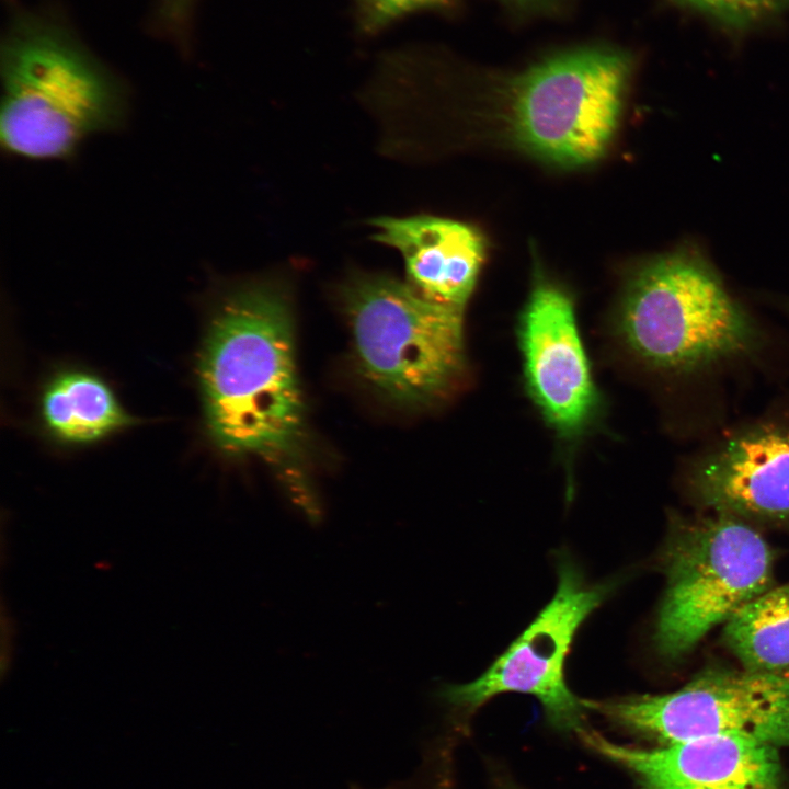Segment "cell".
Instances as JSON below:
<instances>
[{
  "label": "cell",
  "instance_id": "1",
  "mask_svg": "<svg viewBox=\"0 0 789 789\" xmlns=\"http://www.w3.org/2000/svg\"><path fill=\"white\" fill-rule=\"evenodd\" d=\"M208 430L232 455L291 451L302 427L289 300L272 282L220 296L199 358Z\"/></svg>",
  "mask_w": 789,
  "mask_h": 789
},
{
  "label": "cell",
  "instance_id": "2",
  "mask_svg": "<svg viewBox=\"0 0 789 789\" xmlns=\"http://www.w3.org/2000/svg\"><path fill=\"white\" fill-rule=\"evenodd\" d=\"M0 144L30 161L73 158L128 121L125 88L59 25L23 16L1 48Z\"/></svg>",
  "mask_w": 789,
  "mask_h": 789
},
{
  "label": "cell",
  "instance_id": "3",
  "mask_svg": "<svg viewBox=\"0 0 789 789\" xmlns=\"http://www.w3.org/2000/svg\"><path fill=\"white\" fill-rule=\"evenodd\" d=\"M618 329L648 367L695 376L746 359L762 343L754 318L695 245L643 264L625 291Z\"/></svg>",
  "mask_w": 789,
  "mask_h": 789
},
{
  "label": "cell",
  "instance_id": "4",
  "mask_svg": "<svg viewBox=\"0 0 789 789\" xmlns=\"http://www.w3.org/2000/svg\"><path fill=\"white\" fill-rule=\"evenodd\" d=\"M341 295L359 371L378 393L414 408L450 391L464 368L462 309L384 274H355Z\"/></svg>",
  "mask_w": 789,
  "mask_h": 789
},
{
  "label": "cell",
  "instance_id": "5",
  "mask_svg": "<svg viewBox=\"0 0 789 789\" xmlns=\"http://www.w3.org/2000/svg\"><path fill=\"white\" fill-rule=\"evenodd\" d=\"M666 580L653 633L677 661L714 627L771 587L774 552L753 524L717 512L670 518L660 553Z\"/></svg>",
  "mask_w": 789,
  "mask_h": 789
},
{
  "label": "cell",
  "instance_id": "6",
  "mask_svg": "<svg viewBox=\"0 0 789 789\" xmlns=\"http://www.w3.org/2000/svg\"><path fill=\"white\" fill-rule=\"evenodd\" d=\"M631 69L628 54L607 47L570 50L527 69L511 90L516 139L561 165L598 159L616 132Z\"/></svg>",
  "mask_w": 789,
  "mask_h": 789
},
{
  "label": "cell",
  "instance_id": "7",
  "mask_svg": "<svg viewBox=\"0 0 789 789\" xmlns=\"http://www.w3.org/2000/svg\"><path fill=\"white\" fill-rule=\"evenodd\" d=\"M582 704L613 724L662 744L740 735L789 747V679L742 666H707L672 693Z\"/></svg>",
  "mask_w": 789,
  "mask_h": 789
},
{
  "label": "cell",
  "instance_id": "8",
  "mask_svg": "<svg viewBox=\"0 0 789 789\" xmlns=\"http://www.w3.org/2000/svg\"><path fill=\"white\" fill-rule=\"evenodd\" d=\"M611 588L609 583L588 584L571 561H560L553 597L507 650L474 681L439 690L456 730H465L480 707L503 693L536 697L547 721L560 731L585 729V708L567 686L564 662L578 629Z\"/></svg>",
  "mask_w": 789,
  "mask_h": 789
},
{
  "label": "cell",
  "instance_id": "9",
  "mask_svg": "<svg viewBox=\"0 0 789 789\" xmlns=\"http://www.w3.org/2000/svg\"><path fill=\"white\" fill-rule=\"evenodd\" d=\"M684 481L696 504L751 524H789V412L732 430L693 457Z\"/></svg>",
  "mask_w": 789,
  "mask_h": 789
},
{
  "label": "cell",
  "instance_id": "10",
  "mask_svg": "<svg viewBox=\"0 0 789 789\" xmlns=\"http://www.w3.org/2000/svg\"><path fill=\"white\" fill-rule=\"evenodd\" d=\"M525 377L536 404L564 437L591 420L597 395L572 300L557 285L537 279L521 318Z\"/></svg>",
  "mask_w": 789,
  "mask_h": 789
},
{
  "label": "cell",
  "instance_id": "11",
  "mask_svg": "<svg viewBox=\"0 0 789 789\" xmlns=\"http://www.w3.org/2000/svg\"><path fill=\"white\" fill-rule=\"evenodd\" d=\"M582 742L630 771L638 789H780L778 748L740 735H716L636 748L583 729Z\"/></svg>",
  "mask_w": 789,
  "mask_h": 789
},
{
  "label": "cell",
  "instance_id": "12",
  "mask_svg": "<svg viewBox=\"0 0 789 789\" xmlns=\"http://www.w3.org/2000/svg\"><path fill=\"white\" fill-rule=\"evenodd\" d=\"M371 225L374 238L402 255L413 288L432 301L464 310L484 256L476 229L423 215L379 217Z\"/></svg>",
  "mask_w": 789,
  "mask_h": 789
},
{
  "label": "cell",
  "instance_id": "13",
  "mask_svg": "<svg viewBox=\"0 0 789 789\" xmlns=\"http://www.w3.org/2000/svg\"><path fill=\"white\" fill-rule=\"evenodd\" d=\"M723 640L742 667L789 679V582L741 608L724 624Z\"/></svg>",
  "mask_w": 789,
  "mask_h": 789
},
{
  "label": "cell",
  "instance_id": "14",
  "mask_svg": "<svg viewBox=\"0 0 789 789\" xmlns=\"http://www.w3.org/2000/svg\"><path fill=\"white\" fill-rule=\"evenodd\" d=\"M43 414L49 428L69 442L93 441L128 422L110 389L82 373L60 375L48 386Z\"/></svg>",
  "mask_w": 789,
  "mask_h": 789
},
{
  "label": "cell",
  "instance_id": "15",
  "mask_svg": "<svg viewBox=\"0 0 789 789\" xmlns=\"http://www.w3.org/2000/svg\"><path fill=\"white\" fill-rule=\"evenodd\" d=\"M454 740L442 736L423 745L421 764L413 774L378 789H456L453 761ZM348 789H366L352 784Z\"/></svg>",
  "mask_w": 789,
  "mask_h": 789
},
{
  "label": "cell",
  "instance_id": "16",
  "mask_svg": "<svg viewBox=\"0 0 789 789\" xmlns=\"http://www.w3.org/2000/svg\"><path fill=\"white\" fill-rule=\"evenodd\" d=\"M727 26L744 28L785 10L789 0H676Z\"/></svg>",
  "mask_w": 789,
  "mask_h": 789
},
{
  "label": "cell",
  "instance_id": "17",
  "mask_svg": "<svg viewBox=\"0 0 789 789\" xmlns=\"http://www.w3.org/2000/svg\"><path fill=\"white\" fill-rule=\"evenodd\" d=\"M362 28L375 32L409 13L448 4L451 0H355Z\"/></svg>",
  "mask_w": 789,
  "mask_h": 789
},
{
  "label": "cell",
  "instance_id": "18",
  "mask_svg": "<svg viewBox=\"0 0 789 789\" xmlns=\"http://www.w3.org/2000/svg\"><path fill=\"white\" fill-rule=\"evenodd\" d=\"M193 2L194 0H161V19L174 30H181L188 19Z\"/></svg>",
  "mask_w": 789,
  "mask_h": 789
},
{
  "label": "cell",
  "instance_id": "19",
  "mask_svg": "<svg viewBox=\"0 0 789 789\" xmlns=\"http://www.w3.org/2000/svg\"><path fill=\"white\" fill-rule=\"evenodd\" d=\"M508 1H510V2H513V3H515V4H518V5H526V7H527V5H535V4L545 3V2L550 1V0H508Z\"/></svg>",
  "mask_w": 789,
  "mask_h": 789
},
{
  "label": "cell",
  "instance_id": "20",
  "mask_svg": "<svg viewBox=\"0 0 789 789\" xmlns=\"http://www.w3.org/2000/svg\"><path fill=\"white\" fill-rule=\"evenodd\" d=\"M786 307H787V309H788V311H789V302L787 304V306H786Z\"/></svg>",
  "mask_w": 789,
  "mask_h": 789
}]
</instances>
